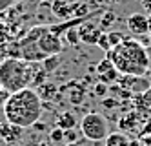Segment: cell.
I'll list each match as a JSON object with an SVG mask.
<instances>
[{
  "label": "cell",
  "mask_w": 151,
  "mask_h": 146,
  "mask_svg": "<svg viewBox=\"0 0 151 146\" xmlns=\"http://www.w3.org/2000/svg\"><path fill=\"white\" fill-rule=\"evenodd\" d=\"M80 31V40L86 42V44H96L102 35V31L100 29H95L93 24H84L82 28H78Z\"/></svg>",
  "instance_id": "52a82bcc"
},
{
  "label": "cell",
  "mask_w": 151,
  "mask_h": 146,
  "mask_svg": "<svg viewBox=\"0 0 151 146\" xmlns=\"http://www.w3.org/2000/svg\"><path fill=\"white\" fill-rule=\"evenodd\" d=\"M127 29L133 33V35H146L151 29V24H149V18L144 15V13H133L127 17Z\"/></svg>",
  "instance_id": "8992f818"
},
{
  "label": "cell",
  "mask_w": 151,
  "mask_h": 146,
  "mask_svg": "<svg viewBox=\"0 0 151 146\" xmlns=\"http://www.w3.org/2000/svg\"><path fill=\"white\" fill-rule=\"evenodd\" d=\"M38 48L46 57H53V55H58L62 51V42H60L58 35H55L51 29L44 28V31L38 37Z\"/></svg>",
  "instance_id": "5b68a950"
},
{
  "label": "cell",
  "mask_w": 151,
  "mask_h": 146,
  "mask_svg": "<svg viewBox=\"0 0 151 146\" xmlns=\"http://www.w3.org/2000/svg\"><path fill=\"white\" fill-rule=\"evenodd\" d=\"M57 64H58V57H57V55H53V57H47V59L44 60V68H46L47 71H51Z\"/></svg>",
  "instance_id": "e0dca14e"
},
{
  "label": "cell",
  "mask_w": 151,
  "mask_h": 146,
  "mask_svg": "<svg viewBox=\"0 0 151 146\" xmlns=\"http://www.w3.org/2000/svg\"><path fill=\"white\" fill-rule=\"evenodd\" d=\"M73 126H75V115L73 113H62L58 117V126L57 128L68 131V130H73Z\"/></svg>",
  "instance_id": "30bf717a"
},
{
  "label": "cell",
  "mask_w": 151,
  "mask_h": 146,
  "mask_svg": "<svg viewBox=\"0 0 151 146\" xmlns=\"http://www.w3.org/2000/svg\"><path fill=\"white\" fill-rule=\"evenodd\" d=\"M96 46H100L106 53H107V51H111V44H109V38H107V33H102V35H100L99 42H96Z\"/></svg>",
  "instance_id": "5bb4252c"
},
{
  "label": "cell",
  "mask_w": 151,
  "mask_h": 146,
  "mask_svg": "<svg viewBox=\"0 0 151 146\" xmlns=\"http://www.w3.org/2000/svg\"><path fill=\"white\" fill-rule=\"evenodd\" d=\"M142 142H144L146 146H151V135H147V137H146V139H144Z\"/></svg>",
  "instance_id": "cb8c5ba5"
},
{
  "label": "cell",
  "mask_w": 151,
  "mask_h": 146,
  "mask_svg": "<svg viewBox=\"0 0 151 146\" xmlns=\"http://www.w3.org/2000/svg\"><path fill=\"white\" fill-rule=\"evenodd\" d=\"M64 139H71V141H75L77 139V133H73V130H68V131H64Z\"/></svg>",
  "instance_id": "d6986e66"
},
{
  "label": "cell",
  "mask_w": 151,
  "mask_h": 146,
  "mask_svg": "<svg viewBox=\"0 0 151 146\" xmlns=\"http://www.w3.org/2000/svg\"><path fill=\"white\" fill-rule=\"evenodd\" d=\"M7 97H9V93H6L4 89H0V106H4V104H6Z\"/></svg>",
  "instance_id": "ffe728a7"
},
{
  "label": "cell",
  "mask_w": 151,
  "mask_h": 146,
  "mask_svg": "<svg viewBox=\"0 0 151 146\" xmlns=\"http://www.w3.org/2000/svg\"><path fill=\"white\" fill-rule=\"evenodd\" d=\"M66 40H68V44H71V46H78V44L82 42L80 40V31H78V28H69L66 31Z\"/></svg>",
  "instance_id": "8fae6325"
},
{
  "label": "cell",
  "mask_w": 151,
  "mask_h": 146,
  "mask_svg": "<svg viewBox=\"0 0 151 146\" xmlns=\"http://www.w3.org/2000/svg\"><path fill=\"white\" fill-rule=\"evenodd\" d=\"M80 133L86 139L95 141V142L106 141L107 135H109V124H107V121H106L104 115L91 111V113L82 117V121H80Z\"/></svg>",
  "instance_id": "277c9868"
},
{
  "label": "cell",
  "mask_w": 151,
  "mask_h": 146,
  "mask_svg": "<svg viewBox=\"0 0 151 146\" xmlns=\"http://www.w3.org/2000/svg\"><path fill=\"white\" fill-rule=\"evenodd\" d=\"M107 59L118 73L126 77H144L151 66L147 49L137 38H124L107 51Z\"/></svg>",
  "instance_id": "7a4b0ae2"
},
{
  "label": "cell",
  "mask_w": 151,
  "mask_h": 146,
  "mask_svg": "<svg viewBox=\"0 0 151 146\" xmlns=\"http://www.w3.org/2000/svg\"><path fill=\"white\" fill-rule=\"evenodd\" d=\"M33 78L35 71L31 68V64L24 59L9 57L0 64V89H4L9 95L29 88Z\"/></svg>",
  "instance_id": "3957f363"
},
{
  "label": "cell",
  "mask_w": 151,
  "mask_h": 146,
  "mask_svg": "<svg viewBox=\"0 0 151 146\" xmlns=\"http://www.w3.org/2000/svg\"><path fill=\"white\" fill-rule=\"evenodd\" d=\"M147 38H149V42H151V29H149V33H147Z\"/></svg>",
  "instance_id": "d4e9b609"
},
{
  "label": "cell",
  "mask_w": 151,
  "mask_h": 146,
  "mask_svg": "<svg viewBox=\"0 0 151 146\" xmlns=\"http://www.w3.org/2000/svg\"><path fill=\"white\" fill-rule=\"evenodd\" d=\"M18 130H22V128H17V126H13V124H0V135H2L7 142H13V141H17L18 137H20V131Z\"/></svg>",
  "instance_id": "9c48e42d"
},
{
  "label": "cell",
  "mask_w": 151,
  "mask_h": 146,
  "mask_svg": "<svg viewBox=\"0 0 151 146\" xmlns=\"http://www.w3.org/2000/svg\"><path fill=\"white\" fill-rule=\"evenodd\" d=\"M116 77H118V71L113 68L111 71H107V73H104V75H100V78H102V81H107V82H109V81H116Z\"/></svg>",
  "instance_id": "ac0fdd59"
},
{
  "label": "cell",
  "mask_w": 151,
  "mask_h": 146,
  "mask_svg": "<svg viewBox=\"0 0 151 146\" xmlns=\"http://www.w3.org/2000/svg\"><path fill=\"white\" fill-rule=\"evenodd\" d=\"M106 146H131V139L124 131H113L107 135Z\"/></svg>",
  "instance_id": "ba28073f"
},
{
  "label": "cell",
  "mask_w": 151,
  "mask_h": 146,
  "mask_svg": "<svg viewBox=\"0 0 151 146\" xmlns=\"http://www.w3.org/2000/svg\"><path fill=\"white\" fill-rule=\"evenodd\" d=\"M40 146H49V144H40Z\"/></svg>",
  "instance_id": "484cf974"
},
{
  "label": "cell",
  "mask_w": 151,
  "mask_h": 146,
  "mask_svg": "<svg viewBox=\"0 0 151 146\" xmlns=\"http://www.w3.org/2000/svg\"><path fill=\"white\" fill-rule=\"evenodd\" d=\"M144 97H146V100H147V102L151 104V88H149L147 92H146V95H144Z\"/></svg>",
  "instance_id": "603a6c76"
},
{
  "label": "cell",
  "mask_w": 151,
  "mask_h": 146,
  "mask_svg": "<svg viewBox=\"0 0 151 146\" xmlns=\"http://www.w3.org/2000/svg\"><path fill=\"white\" fill-rule=\"evenodd\" d=\"M53 9H55V13L58 17H69L71 15V6H68L64 0H57L55 6H53Z\"/></svg>",
  "instance_id": "7c38bea8"
},
{
  "label": "cell",
  "mask_w": 151,
  "mask_h": 146,
  "mask_svg": "<svg viewBox=\"0 0 151 146\" xmlns=\"http://www.w3.org/2000/svg\"><path fill=\"white\" fill-rule=\"evenodd\" d=\"M42 99L31 88L20 89L11 93L4 104V117L6 122L17 128H29L35 126L42 117Z\"/></svg>",
  "instance_id": "6da1fadb"
},
{
  "label": "cell",
  "mask_w": 151,
  "mask_h": 146,
  "mask_svg": "<svg viewBox=\"0 0 151 146\" xmlns=\"http://www.w3.org/2000/svg\"><path fill=\"white\" fill-rule=\"evenodd\" d=\"M49 139H51L53 142H62V141H64V130H60V128L51 130V131H49Z\"/></svg>",
  "instance_id": "9a60e30c"
},
{
  "label": "cell",
  "mask_w": 151,
  "mask_h": 146,
  "mask_svg": "<svg viewBox=\"0 0 151 146\" xmlns=\"http://www.w3.org/2000/svg\"><path fill=\"white\" fill-rule=\"evenodd\" d=\"M107 38H109V44H111V48H115V46H118L126 37L122 35V33H115V31H111V33H107Z\"/></svg>",
  "instance_id": "4fadbf2b"
},
{
  "label": "cell",
  "mask_w": 151,
  "mask_h": 146,
  "mask_svg": "<svg viewBox=\"0 0 151 146\" xmlns=\"http://www.w3.org/2000/svg\"><path fill=\"white\" fill-rule=\"evenodd\" d=\"M113 70V64H111V60L106 57V60H102L100 64H99V75H104V73H107V71H111Z\"/></svg>",
  "instance_id": "2e32d148"
},
{
  "label": "cell",
  "mask_w": 151,
  "mask_h": 146,
  "mask_svg": "<svg viewBox=\"0 0 151 146\" xmlns=\"http://www.w3.org/2000/svg\"><path fill=\"white\" fill-rule=\"evenodd\" d=\"M106 108H113V106H116V100H113V99H104V102H102Z\"/></svg>",
  "instance_id": "44dd1931"
},
{
  "label": "cell",
  "mask_w": 151,
  "mask_h": 146,
  "mask_svg": "<svg viewBox=\"0 0 151 146\" xmlns=\"http://www.w3.org/2000/svg\"><path fill=\"white\" fill-rule=\"evenodd\" d=\"M95 92L99 93V95H104V93H106V86H104V84H99V86L95 88Z\"/></svg>",
  "instance_id": "7402d4cb"
}]
</instances>
